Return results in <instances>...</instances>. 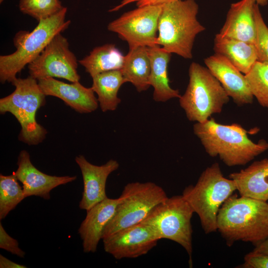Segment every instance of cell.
Masks as SVG:
<instances>
[{
  "instance_id": "cell-17",
  "label": "cell",
  "mask_w": 268,
  "mask_h": 268,
  "mask_svg": "<svg viewBox=\"0 0 268 268\" xmlns=\"http://www.w3.org/2000/svg\"><path fill=\"white\" fill-rule=\"evenodd\" d=\"M119 200V198H107L86 211V217L78 230L84 252L94 253L97 251L103 231L114 215Z\"/></svg>"
},
{
  "instance_id": "cell-31",
  "label": "cell",
  "mask_w": 268,
  "mask_h": 268,
  "mask_svg": "<svg viewBox=\"0 0 268 268\" xmlns=\"http://www.w3.org/2000/svg\"><path fill=\"white\" fill-rule=\"evenodd\" d=\"M0 268H26L27 267L19 264L8 259L2 255H0Z\"/></svg>"
},
{
  "instance_id": "cell-9",
  "label": "cell",
  "mask_w": 268,
  "mask_h": 268,
  "mask_svg": "<svg viewBox=\"0 0 268 268\" xmlns=\"http://www.w3.org/2000/svg\"><path fill=\"white\" fill-rule=\"evenodd\" d=\"M167 198L164 190L154 183H128L119 198L116 212L106 226L102 239L141 222L155 206Z\"/></svg>"
},
{
  "instance_id": "cell-7",
  "label": "cell",
  "mask_w": 268,
  "mask_h": 268,
  "mask_svg": "<svg viewBox=\"0 0 268 268\" xmlns=\"http://www.w3.org/2000/svg\"><path fill=\"white\" fill-rule=\"evenodd\" d=\"M189 83L179 97V104L187 119L202 123L215 114L220 113L229 96L209 70L193 62L189 69Z\"/></svg>"
},
{
  "instance_id": "cell-22",
  "label": "cell",
  "mask_w": 268,
  "mask_h": 268,
  "mask_svg": "<svg viewBox=\"0 0 268 268\" xmlns=\"http://www.w3.org/2000/svg\"><path fill=\"white\" fill-rule=\"evenodd\" d=\"M150 70L147 47L129 49L121 69L126 82L131 83L139 92L146 91L150 86L149 83Z\"/></svg>"
},
{
  "instance_id": "cell-19",
  "label": "cell",
  "mask_w": 268,
  "mask_h": 268,
  "mask_svg": "<svg viewBox=\"0 0 268 268\" xmlns=\"http://www.w3.org/2000/svg\"><path fill=\"white\" fill-rule=\"evenodd\" d=\"M240 196L268 201V158L252 163L239 172L229 174Z\"/></svg>"
},
{
  "instance_id": "cell-16",
  "label": "cell",
  "mask_w": 268,
  "mask_h": 268,
  "mask_svg": "<svg viewBox=\"0 0 268 268\" xmlns=\"http://www.w3.org/2000/svg\"><path fill=\"white\" fill-rule=\"evenodd\" d=\"M37 80L46 96L61 99L77 112L91 113L98 107L97 98L91 87H86L79 81L67 83L53 77H45Z\"/></svg>"
},
{
  "instance_id": "cell-36",
  "label": "cell",
  "mask_w": 268,
  "mask_h": 268,
  "mask_svg": "<svg viewBox=\"0 0 268 268\" xmlns=\"http://www.w3.org/2000/svg\"><path fill=\"white\" fill-rule=\"evenodd\" d=\"M3 0H0V3L2 2Z\"/></svg>"
},
{
  "instance_id": "cell-5",
  "label": "cell",
  "mask_w": 268,
  "mask_h": 268,
  "mask_svg": "<svg viewBox=\"0 0 268 268\" xmlns=\"http://www.w3.org/2000/svg\"><path fill=\"white\" fill-rule=\"evenodd\" d=\"M237 190L234 181L225 178L215 162L201 174L195 185L184 190L182 196L200 219L206 234L217 231V216L224 202Z\"/></svg>"
},
{
  "instance_id": "cell-32",
  "label": "cell",
  "mask_w": 268,
  "mask_h": 268,
  "mask_svg": "<svg viewBox=\"0 0 268 268\" xmlns=\"http://www.w3.org/2000/svg\"><path fill=\"white\" fill-rule=\"evenodd\" d=\"M174 0H140L136 2L137 6L163 5Z\"/></svg>"
},
{
  "instance_id": "cell-33",
  "label": "cell",
  "mask_w": 268,
  "mask_h": 268,
  "mask_svg": "<svg viewBox=\"0 0 268 268\" xmlns=\"http://www.w3.org/2000/svg\"><path fill=\"white\" fill-rule=\"evenodd\" d=\"M254 252L268 255V239L255 246Z\"/></svg>"
},
{
  "instance_id": "cell-25",
  "label": "cell",
  "mask_w": 268,
  "mask_h": 268,
  "mask_svg": "<svg viewBox=\"0 0 268 268\" xmlns=\"http://www.w3.org/2000/svg\"><path fill=\"white\" fill-rule=\"evenodd\" d=\"M14 174L0 175V219L8 214L25 198L22 187Z\"/></svg>"
},
{
  "instance_id": "cell-6",
  "label": "cell",
  "mask_w": 268,
  "mask_h": 268,
  "mask_svg": "<svg viewBox=\"0 0 268 268\" xmlns=\"http://www.w3.org/2000/svg\"><path fill=\"white\" fill-rule=\"evenodd\" d=\"M11 83L15 90L0 99L1 114L10 113L21 126L20 141L29 145H37L46 138L47 132L36 120L38 110L46 103V96L41 90L37 79L29 76L16 78Z\"/></svg>"
},
{
  "instance_id": "cell-13",
  "label": "cell",
  "mask_w": 268,
  "mask_h": 268,
  "mask_svg": "<svg viewBox=\"0 0 268 268\" xmlns=\"http://www.w3.org/2000/svg\"><path fill=\"white\" fill-rule=\"evenodd\" d=\"M17 164L14 174L22 184L25 198L34 196L49 200L53 189L76 179V176H57L43 173L33 165L30 154L25 150L20 151Z\"/></svg>"
},
{
  "instance_id": "cell-4",
  "label": "cell",
  "mask_w": 268,
  "mask_h": 268,
  "mask_svg": "<svg viewBox=\"0 0 268 268\" xmlns=\"http://www.w3.org/2000/svg\"><path fill=\"white\" fill-rule=\"evenodd\" d=\"M67 8L38 21L31 31H20L13 38L15 51L0 56V81L12 82L26 66L34 61L52 39L68 28L70 20H66Z\"/></svg>"
},
{
  "instance_id": "cell-23",
  "label": "cell",
  "mask_w": 268,
  "mask_h": 268,
  "mask_svg": "<svg viewBox=\"0 0 268 268\" xmlns=\"http://www.w3.org/2000/svg\"><path fill=\"white\" fill-rule=\"evenodd\" d=\"M92 78L91 88L98 96L101 111L106 112L115 110L121 102L118 96L119 89L127 82L121 69L102 72Z\"/></svg>"
},
{
  "instance_id": "cell-14",
  "label": "cell",
  "mask_w": 268,
  "mask_h": 268,
  "mask_svg": "<svg viewBox=\"0 0 268 268\" xmlns=\"http://www.w3.org/2000/svg\"><path fill=\"white\" fill-rule=\"evenodd\" d=\"M75 160L80 169L83 181L79 207L87 211L108 198L106 193L107 180L111 173L119 168V163L116 160L110 159L103 165H95L82 155L77 156Z\"/></svg>"
},
{
  "instance_id": "cell-10",
  "label": "cell",
  "mask_w": 268,
  "mask_h": 268,
  "mask_svg": "<svg viewBox=\"0 0 268 268\" xmlns=\"http://www.w3.org/2000/svg\"><path fill=\"white\" fill-rule=\"evenodd\" d=\"M162 5L138 6L110 22L108 29L126 41L129 49L157 45L158 23Z\"/></svg>"
},
{
  "instance_id": "cell-8",
  "label": "cell",
  "mask_w": 268,
  "mask_h": 268,
  "mask_svg": "<svg viewBox=\"0 0 268 268\" xmlns=\"http://www.w3.org/2000/svg\"><path fill=\"white\" fill-rule=\"evenodd\" d=\"M193 209L182 195L168 198L155 206L141 222L151 226L160 239L180 245L189 256L192 266Z\"/></svg>"
},
{
  "instance_id": "cell-28",
  "label": "cell",
  "mask_w": 268,
  "mask_h": 268,
  "mask_svg": "<svg viewBox=\"0 0 268 268\" xmlns=\"http://www.w3.org/2000/svg\"><path fill=\"white\" fill-rule=\"evenodd\" d=\"M254 14L256 25L255 45L258 54V61L268 63V27L265 24L259 5L255 3Z\"/></svg>"
},
{
  "instance_id": "cell-12",
  "label": "cell",
  "mask_w": 268,
  "mask_h": 268,
  "mask_svg": "<svg viewBox=\"0 0 268 268\" xmlns=\"http://www.w3.org/2000/svg\"><path fill=\"white\" fill-rule=\"evenodd\" d=\"M106 252L114 258H136L146 254L160 240L149 225L140 222L102 239Z\"/></svg>"
},
{
  "instance_id": "cell-3",
  "label": "cell",
  "mask_w": 268,
  "mask_h": 268,
  "mask_svg": "<svg viewBox=\"0 0 268 268\" xmlns=\"http://www.w3.org/2000/svg\"><path fill=\"white\" fill-rule=\"evenodd\" d=\"M198 11L195 0H174L163 4L156 44L169 53L192 59L195 39L205 30L197 19Z\"/></svg>"
},
{
  "instance_id": "cell-2",
  "label": "cell",
  "mask_w": 268,
  "mask_h": 268,
  "mask_svg": "<svg viewBox=\"0 0 268 268\" xmlns=\"http://www.w3.org/2000/svg\"><path fill=\"white\" fill-rule=\"evenodd\" d=\"M193 132L210 156H219L229 167L244 165L268 149L265 140L253 141L246 130L236 123L221 124L209 118L195 123Z\"/></svg>"
},
{
  "instance_id": "cell-27",
  "label": "cell",
  "mask_w": 268,
  "mask_h": 268,
  "mask_svg": "<svg viewBox=\"0 0 268 268\" xmlns=\"http://www.w3.org/2000/svg\"><path fill=\"white\" fill-rule=\"evenodd\" d=\"M19 8L38 21L47 18L63 8L60 0H20Z\"/></svg>"
},
{
  "instance_id": "cell-18",
  "label": "cell",
  "mask_w": 268,
  "mask_h": 268,
  "mask_svg": "<svg viewBox=\"0 0 268 268\" xmlns=\"http://www.w3.org/2000/svg\"><path fill=\"white\" fill-rule=\"evenodd\" d=\"M253 0H241L231 4L219 34L255 44L256 25Z\"/></svg>"
},
{
  "instance_id": "cell-21",
  "label": "cell",
  "mask_w": 268,
  "mask_h": 268,
  "mask_svg": "<svg viewBox=\"0 0 268 268\" xmlns=\"http://www.w3.org/2000/svg\"><path fill=\"white\" fill-rule=\"evenodd\" d=\"M213 49L215 54L226 58L244 74L258 61L254 44L224 37L219 33L215 36Z\"/></svg>"
},
{
  "instance_id": "cell-20",
  "label": "cell",
  "mask_w": 268,
  "mask_h": 268,
  "mask_svg": "<svg viewBox=\"0 0 268 268\" xmlns=\"http://www.w3.org/2000/svg\"><path fill=\"white\" fill-rule=\"evenodd\" d=\"M151 70L149 83L153 88V99L157 102H165L181 96L179 91L169 84L167 67L171 53L158 45L147 47Z\"/></svg>"
},
{
  "instance_id": "cell-11",
  "label": "cell",
  "mask_w": 268,
  "mask_h": 268,
  "mask_svg": "<svg viewBox=\"0 0 268 268\" xmlns=\"http://www.w3.org/2000/svg\"><path fill=\"white\" fill-rule=\"evenodd\" d=\"M78 61L70 51L67 39L56 35L41 54L28 65L29 75L39 79L45 77L65 79L71 82L79 81Z\"/></svg>"
},
{
  "instance_id": "cell-30",
  "label": "cell",
  "mask_w": 268,
  "mask_h": 268,
  "mask_svg": "<svg viewBox=\"0 0 268 268\" xmlns=\"http://www.w3.org/2000/svg\"><path fill=\"white\" fill-rule=\"evenodd\" d=\"M243 264L237 267L242 268H268V255L253 251L246 254Z\"/></svg>"
},
{
  "instance_id": "cell-29",
  "label": "cell",
  "mask_w": 268,
  "mask_h": 268,
  "mask_svg": "<svg viewBox=\"0 0 268 268\" xmlns=\"http://www.w3.org/2000/svg\"><path fill=\"white\" fill-rule=\"evenodd\" d=\"M0 248L13 255L23 258L25 253L19 247L18 241L11 237L5 230L0 222Z\"/></svg>"
},
{
  "instance_id": "cell-15",
  "label": "cell",
  "mask_w": 268,
  "mask_h": 268,
  "mask_svg": "<svg viewBox=\"0 0 268 268\" xmlns=\"http://www.w3.org/2000/svg\"><path fill=\"white\" fill-rule=\"evenodd\" d=\"M204 62L235 103L242 106L253 102L254 96L245 75L226 58L215 54L205 58Z\"/></svg>"
},
{
  "instance_id": "cell-34",
  "label": "cell",
  "mask_w": 268,
  "mask_h": 268,
  "mask_svg": "<svg viewBox=\"0 0 268 268\" xmlns=\"http://www.w3.org/2000/svg\"><path fill=\"white\" fill-rule=\"evenodd\" d=\"M139 0H123L120 4L115 6L114 8L109 10V11L111 12L119 10L120 8L126 5L127 4L134 2H137Z\"/></svg>"
},
{
  "instance_id": "cell-35",
  "label": "cell",
  "mask_w": 268,
  "mask_h": 268,
  "mask_svg": "<svg viewBox=\"0 0 268 268\" xmlns=\"http://www.w3.org/2000/svg\"><path fill=\"white\" fill-rule=\"evenodd\" d=\"M253 1L259 5L265 6L268 3V0H253Z\"/></svg>"
},
{
  "instance_id": "cell-24",
  "label": "cell",
  "mask_w": 268,
  "mask_h": 268,
  "mask_svg": "<svg viewBox=\"0 0 268 268\" xmlns=\"http://www.w3.org/2000/svg\"><path fill=\"white\" fill-rule=\"evenodd\" d=\"M124 59L125 56L115 45L107 44L96 47L78 63L92 77L102 72L120 70Z\"/></svg>"
},
{
  "instance_id": "cell-1",
  "label": "cell",
  "mask_w": 268,
  "mask_h": 268,
  "mask_svg": "<svg viewBox=\"0 0 268 268\" xmlns=\"http://www.w3.org/2000/svg\"><path fill=\"white\" fill-rule=\"evenodd\" d=\"M216 225L229 247L237 241L256 246L268 239V202L232 194L219 208Z\"/></svg>"
},
{
  "instance_id": "cell-26",
  "label": "cell",
  "mask_w": 268,
  "mask_h": 268,
  "mask_svg": "<svg viewBox=\"0 0 268 268\" xmlns=\"http://www.w3.org/2000/svg\"><path fill=\"white\" fill-rule=\"evenodd\" d=\"M245 75L254 97L268 108V63L257 61Z\"/></svg>"
}]
</instances>
